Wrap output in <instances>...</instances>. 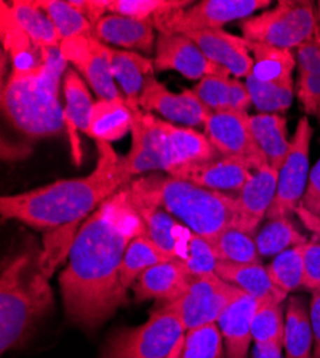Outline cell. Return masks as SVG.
<instances>
[{
  "label": "cell",
  "mask_w": 320,
  "mask_h": 358,
  "mask_svg": "<svg viewBox=\"0 0 320 358\" xmlns=\"http://www.w3.org/2000/svg\"><path fill=\"white\" fill-rule=\"evenodd\" d=\"M317 24L320 26V2L317 3Z\"/></svg>",
  "instance_id": "51"
},
{
  "label": "cell",
  "mask_w": 320,
  "mask_h": 358,
  "mask_svg": "<svg viewBox=\"0 0 320 358\" xmlns=\"http://www.w3.org/2000/svg\"><path fill=\"white\" fill-rule=\"evenodd\" d=\"M176 259L171 254L162 251L154 241L145 235L137 236L130 244L121 268V284L125 291L134 287L135 281L150 268Z\"/></svg>",
  "instance_id": "33"
},
{
  "label": "cell",
  "mask_w": 320,
  "mask_h": 358,
  "mask_svg": "<svg viewBox=\"0 0 320 358\" xmlns=\"http://www.w3.org/2000/svg\"><path fill=\"white\" fill-rule=\"evenodd\" d=\"M296 96L303 110L320 121V75L299 73Z\"/></svg>",
  "instance_id": "44"
},
{
  "label": "cell",
  "mask_w": 320,
  "mask_h": 358,
  "mask_svg": "<svg viewBox=\"0 0 320 358\" xmlns=\"http://www.w3.org/2000/svg\"><path fill=\"white\" fill-rule=\"evenodd\" d=\"M247 43L254 61L251 76L261 82H281L293 79L292 73L296 68V56L292 50L249 41Z\"/></svg>",
  "instance_id": "31"
},
{
  "label": "cell",
  "mask_w": 320,
  "mask_h": 358,
  "mask_svg": "<svg viewBox=\"0 0 320 358\" xmlns=\"http://www.w3.org/2000/svg\"><path fill=\"white\" fill-rule=\"evenodd\" d=\"M108 56L113 79L123 87L128 105H139V95L148 76H154V61L138 52L120 50L108 46Z\"/></svg>",
  "instance_id": "26"
},
{
  "label": "cell",
  "mask_w": 320,
  "mask_h": 358,
  "mask_svg": "<svg viewBox=\"0 0 320 358\" xmlns=\"http://www.w3.org/2000/svg\"><path fill=\"white\" fill-rule=\"evenodd\" d=\"M139 106L145 112L160 113L171 124L177 122L188 127L204 125L207 115L211 112L198 101L191 89L174 94L154 76H148L144 83Z\"/></svg>",
  "instance_id": "15"
},
{
  "label": "cell",
  "mask_w": 320,
  "mask_h": 358,
  "mask_svg": "<svg viewBox=\"0 0 320 358\" xmlns=\"http://www.w3.org/2000/svg\"><path fill=\"white\" fill-rule=\"evenodd\" d=\"M67 64L60 48H45L39 66L12 71L2 86V110L12 127L35 138L52 136L64 129L60 83Z\"/></svg>",
  "instance_id": "4"
},
{
  "label": "cell",
  "mask_w": 320,
  "mask_h": 358,
  "mask_svg": "<svg viewBox=\"0 0 320 358\" xmlns=\"http://www.w3.org/2000/svg\"><path fill=\"white\" fill-rule=\"evenodd\" d=\"M277 176L279 171L272 166L253 171L249 181L236 195L239 208V229L251 235L256 234L257 227L267 217V213L274 201L277 191Z\"/></svg>",
  "instance_id": "19"
},
{
  "label": "cell",
  "mask_w": 320,
  "mask_h": 358,
  "mask_svg": "<svg viewBox=\"0 0 320 358\" xmlns=\"http://www.w3.org/2000/svg\"><path fill=\"white\" fill-rule=\"evenodd\" d=\"M135 203L144 220L145 229H147V236L162 251L171 254L177 259L179 245L181 243V238L187 227L180 224L179 220L174 218L171 214L162 210V208L138 203L137 201Z\"/></svg>",
  "instance_id": "32"
},
{
  "label": "cell",
  "mask_w": 320,
  "mask_h": 358,
  "mask_svg": "<svg viewBox=\"0 0 320 358\" xmlns=\"http://www.w3.org/2000/svg\"><path fill=\"white\" fill-rule=\"evenodd\" d=\"M198 101L211 112H247L251 103L246 83L230 76H206L193 89Z\"/></svg>",
  "instance_id": "25"
},
{
  "label": "cell",
  "mask_w": 320,
  "mask_h": 358,
  "mask_svg": "<svg viewBox=\"0 0 320 358\" xmlns=\"http://www.w3.org/2000/svg\"><path fill=\"white\" fill-rule=\"evenodd\" d=\"M132 110V145L127 157L125 168L134 178L151 171H165L164 135L160 119L150 112L141 109L139 105L131 106Z\"/></svg>",
  "instance_id": "14"
},
{
  "label": "cell",
  "mask_w": 320,
  "mask_h": 358,
  "mask_svg": "<svg viewBox=\"0 0 320 358\" xmlns=\"http://www.w3.org/2000/svg\"><path fill=\"white\" fill-rule=\"evenodd\" d=\"M64 92L67 105L64 108V119L68 135L71 138L74 161L79 166L82 161V152L79 148V138L76 131L88 135L90 132V116L94 106L92 96L88 91L83 78L74 69H68L64 80Z\"/></svg>",
  "instance_id": "23"
},
{
  "label": "cell",
  "mask_w": 320,
  "mask_h": 358,
  "mask_svg": "<svg viewBox=\"0 0 320 358\" xmlns=\"http://www.w3.org/2000/svg\"><path fill=\"white\" fill-rule=\"evenodd\" d=\"M191 6L181 0H111L108 13H116L155 24L161 17Z\"/></svg>",
  "instance_id": "40"
},
{
  "label": "cell",
  "mask_w": 320,
  "mask_h": 358,
  "mask_svg": "<svg viewBox=\"0 0 320 358\" xmlns=\"http://www.w3.org/2000/svg\"><path fill=\"white\" fill-rule=\"evenodd\" d=\"M13 15L23 31L38 46L60 48L62 39L45 10L32 0H16L11 3Z\"/></svg>",
  "instance_id": "34"
},
{
  "label": "cell",
  "mask_w": 320,
  "mask_h": 358,
  "mask_svg": "<svg viewBox=\"0 0 320 358\" xmlns=\"http://www.w3.org/2000/svg\"><path fill=\"white\" fill-rule=\"evenodd\" d=\"M270 5V0H202L194 6L161 17L154 26L164 35L210 31V29H221V26L232 20H244L254 12Z\"/></svg>",
  "instance_id": "9"
},
{
  "label": "cell",
  "mask_w": 320,
  "mask_h": 358,
  "mask_svg": "<svg viewBox=\"0 0 320 358\" xmlns=\"http://www.w3.org/2000/svg\"><path fill=\"white\" fill-rule=\"evenodd\" d=\"M300 205L314 215H320V158L310 171L309 182Z\"/></svg>",
  "instance_id": "47"
},
{
  "label": "cell",
  "mask_w": 320,
  "mask_h": 358,
  "mask_svg": "<svg viewBox=\"0 0 320 358\" xmlns=\"http://www.w3.org/2000/svg\"><path fill=\"white\" fill-rule=\"evenodd\" d=\"M296 65L299 73L320 75V26L310 39L302 43L296 52Z\"/></svg>",
  "instance_id": "45"
},
{
  "label": "cell",
  "mask_w": 320,
  "mask_h": 358,
  "mask_svg": "<svg viewBox=\"0 0 320 358\" xmlns=\"http://www.w3.org/2000/svg\"><path fill=\"white\" fill-rule=\"evenodd\" d=\"M313 128L307 116H303L293 138L290 139L288 151L277 176V191L267 213L269 220L288 218L296 213L309 182V148Z\"/></svg>",
  "instance_id": "8"
},
{
  "label": "cell",
  "mask_w": 320,
  "mask_h": 358,
  "mask_svg": "<svg viewBox=\"0 0 320 358\" xmlns=\"http://www.w3.org/2000/svg\"><path fill=\"white\" fill-rule=\"evenodd\" d=\"M184 338L186 328L168 303L154 311L145 324L112 331L99 358H179Z\"/></svg>",
  "instance_id": "6"
},
{
  "label": "cell",
  "mask_w": 320,
  "mask_h": 358,
  "mask_svg": "<svg viewBox=\"0 0 320 358\" xmlns=\"http://www.w3.org/2000/svg\"><path fill=\"white\" fill-rule=\"evenodd\" d=\"M303 287L312 292L320 289V243L312 240L303 245Z\"/></svg>",
  "instance_id": "46"
},
{
  "label": "cell",
  "mask_w": 320,
  "mask_h": 358,
  "mask_svg": "<svg viewBox=\"0 0 320 358\" xmlns=\"http://www.w3.org/2000/svg\"><path fill=\"white\" fill-rule=\"evenodd\" d=\"M251 337L256 345L279 347L284 345V318L281 301H260L251 321Z\"/></svg>",
  "instance_id": "37"
},
{
  "label": "cell",
  "mask_w": 320,
  "mask_h": 358,
  "mask_svg": "<svg viewBox=\"0 0 320 358\" xmlns=\"http://www.w3.org/2000/svg\"><path fill=\"white\" fill-rule=\"evenodd\" d=\"M310 321L313 330V358H320V289L312 292L310 300Z\"/></svg>",
  "instance_id": "48"
},
{
  "label": "cell",
  "mask_w": 320,
  "mask_h": 358,
  "mask_svg": "<svg viewBox=\"0 0 320 358\" xmlns=\"http://www.w3.org/2000/svg\"><path fill=\"white\" fill-rule=\"evenodd\" d=\"M154 68L157 72L176 71L188 79L206 76H230V72L211 62L186 35L160 34L155 43Z\"/></svg>",
  "instance_id": "13"
},
{
  "label": "cell",
  "mask_w": 320,
  "mask_h": 358,
  "mask_svg": "<svg viewBox=\"0 0 320 358\" xmlns=\"http://www.w3.org/2000/svg\"><path fill=\"white\" fill-rule=\"evenodd\" d=\"M295 214L299 217V220L303 222V225L313 234V240L320 243V215H314V214L309 213L302 205H299L296 208Z\"/></svg>",
  "instance_id": "49"
},
{
  "label": "cell",
  "mask_w": 320,
  "mask_h": 358,
  "mask_svg": "<svg viewBox=\"0 0 320 358\" xmlns=\"http://www.w3.org/2000/svg\"><path fill=\"white\" fill-rule=\"evenodd\" d=\"M251 103L261 113H283L293 102V79L281 82H261L254 76L246 78Z\"/></svg>",
  "instance_id": "36"
},
{
  "label": "cell",
  "mask_w": 320,
  "mask_h": 358,
  "mask_svg": "<svg viewBox=\"0 0 320 358\" xmlns=\"http://www.w3.org/2000/svg\"><path fill=\"white\" fill-rule=\"evenodd\" d=\"M60 49L65 61L76 68L99 99L123 98L111 72L108 45L95 38L94 34L62 41Z\"/></svg>",
  "instance_id": "12"
},
{
  "label": "cell",
  "mask_w": 320,
  "mask_h": 358,
  "mask_svg": "<svg viewBox=\"0 0 320 358\" xmlns=\"http://www.w3.org/2000/svg\"><path fill=\"white\" fill-rule=\"evenodd\" d=\"M160 125L164 135V172L167 175L176 176L184 169L211 162L221 157L206 134L193 128L177 127L164 119H160Z\"/></svg>",
  "instance_id": "16"
},
{
  "label": "cell",
  "mask_w": 320,
  "mask_h": 358,
  "mask_svg": "<svg viewBox=\"0 0 320 358\" xmlns=\"http://www.w3.org/2000/svg\"><path fill=\"white\" fill-rule=\"evenodd\" d=\"M260 257H277L298 245L307 243V238L296 229L288 218L269 220V222L254 235Z\"/></svg>",
  "instance_id": "35"
},
{
  "label": "cell",
  "mask_w": 320,
  "mask_h": 358,
  "mask_svg": "<svg viewBox=\"0 0 320 358\" xmlns=\"http://www.w3.org/2000/svg\"><path fill=\"white\" fill-rule=\"evenodd\" d=\"M36 5L46 12L62 41L94 34L91 22L62 0H36Z\"/></svg>",
  "instance_id": "41"
},
{
  "label": "cell",
  "mask_w": 320,
  "mask_h": 358,
  "mask_svg": "<svg viewBox=\"0 0 320 358\" xmlns=\"http://www.w3.org/2000/svg\"><path fill=\"white\" fill-rule=\"evenodd\" d=\"M179 358H224L218 324L214 322L187 331Z\"/></svg>",
  "instance_id": "43"
},
{
  "label": "cell",
  "mask_w": 320,
  "mask_h": 358,
  "mask_svg": "<svg viewBox=\"0 0 320 358\" xmlns=\"http://www.w3.org/2000/svg\"><path fill=\"white\" fill-rule=\"evenodd\" d=\"M98 162L83 178L60 179L53 184L0 198L2 220H16L36 229L76 225L132 181L124 162L108 142H97Z\"/></svg>",
  "instance_id": "2"
},
{
  "label": "cell",
  "mask_w": 320,
  "mask_h": 358,
  "mask_svg": "<svg viewBox=\"0 0 320 358\" xmlns=\"http://www.w3.org/2000/svg\"><path fill=\"white\" fill-rule=\"evenodd\" d=\"M177 259L183 261L188 271L194 275H204L216 273L217 258L210 243L194 234L190 228L186 229L177 251Z\"/></svg>",
  "instance_id": "42"
},
{
  "label": "cell",
  "mask_w": 320,
  "mask_h": 358,
  "mask_svg": "<svg viewBox=\"0 0 320 358\" xmlns=\"http://www.w3.org/2000/svg\"><path fill=\"white\" fill-rule=\"evenodd\" d=\"M310 313L300 296L288 300L284 317V358H313Z\"/></svg>",
  "instance_id": "30"
},
{
  "label": "cell",
  "mask_w": 320,
  "mask_h": 358,
  "mask_svg": "<svg viewBox=\"0 0 320 358\" xmlns=\"http://www.w3.org/2000/svg\"><path fill=\"white\" fill-rule=\"evenodd\" d=\"M147 234L130 185L106 199L86 218L69 250L60 277L67 317L95 330L127 303L121 268L130 244Z\"/></svg>",
  "instance_id": "1"
},
{
  "label": "cell",
  "mask_w": 320,
  "mask_h": 358,
  "mask_svg": "<svg viewBox=\"0 0 320 358\" xmlns=\"http://www.w3.org/2000/svg\"><path fill=\"white\" fill-rule=\"evenodd\" d=\"M240 27L249 42L292 50L313 36L317 15L313 2L280 0L273 9L244 19Z\"/></svg>",
  "instance_id": "7"
},
{
  "label": "cell",
  "mask_w": 320,
  "mask_h": 358,
  "mask_svg": "<svg viewBox=\"0 0 320 358\" xmlns=\"http://www.w3.org/2000/svg\"><path fill=\"white\" fill-rule=\"evenodd\" d=\"M303 245L286 250L284 252L274 257L273 261L266 266L272 282L286 294L303 287Z\"/></svg>",
  "instance_id": "39"
},
{
  "label": "cell",
  "mask_w": 320,
  "mask_h": 358,
  "mask_svg": "<svg viewBox=\"0 0 320 358\" xmlns=\"http://www.w3.org/2000/svg\"><path fill=\"white\" fill-rule=\"evenodd\" d=\"M281 350L279 347H261L254 345L253 358H283Z\"/></svg>",
  "instance_id": "50"
},
{
  "label": "cell",
  "mask_w": 320,
  "mask_h": 358,
  "mask_svg": "<svg viewBox=\"0 0 320 358\" xmlns=\"http://www.w3.org/2000/svg\"><path fill=\"white\" fill-rule=\"evenodd\" d=\"M194 275L180 259L158 264L141 274L132 289L135 300H158L164 304L177 301L188 289Z\"/></svg>",
  "instance_id": "18"
},
{
  "label": "cell",
  "mask_w": 320,
  "mask_h": 358,
  "mask_svg": "<svg viewBox=\"0 0 320 358\" xmlns=\"http://www.w3.org/2000/svg\"><path fill=\"white\" fill-rule=\"evenodd\" d=\"M132 128V110L124 98L99 99L94 103L90 116L88 136L97 142L123 139Z\"/></svg>",
  "instance_id": "28"
},
{
  "label": "cell",
  "mask_w": 320,
  "mask_h": 358,
  "mask_svg": "<svg viewBox=\"0 0 320 358\" xmlns=\"http://www.w3.org/2000/svg\"><path fill=\"white\" fill-rule=\"evenodd\" d=\"M258 301L242 292L218 318L224 358H249L251 337V321Z\"/></svg>",
  "instance_id": "20"
},
{
  "label": "cell",
  "mask_w": 320,
  "mask_h": 358,
  "mask_svg": "<svg viewBox=\"0 0 320 358\" xmlns=\"http://www.w3.org/2000/svg\"><path fill=\"white\" fill-rule=\"evenodd\" d=\"M211 62L227 69L231 75L249 78L253 72L254 61L250 56L247 41L242 36L231 35L223 29L197 31L186 34Z\"/></svg>",
  "instance_id": "17"
},
{
  "label": "cell",
  "mask_w": 320,
  "mask_h": 358,
  "mask_svg": "<svg viewBox=\"0 0 320 358\" xmlns=\"http://www.w3.org/2000/svg\"><path fill=\"white\" fill-rule=\"evenodd\" d=\"M204 129V134L221 157L236 159L250 171L269 166L265 154L260 151L251 134L247 112H210L206 117Z\"/></svg>",
  "instance_id": "11"
},
{
  "label": "cell",
  "mask_w": 320,
  "mask_h": 358,
  "mask_svg": "<svg viewBox=\"0 0 320 358\" xmlns=\"http://www.w3.org/2000/svg\"><path fill=\"white\" fill-rule=\"evenodd\" d=\"M242 292L216 273H210L194 277L186 294L171 304L179 313L186 331H191L217 322Z\"/></svg>",
  "instance_id": "10"
},
{
  "label": "cell",
  "mask_w": 320,
  "mask_h": 358,
  "mask_svg": "<svg viewBox=\"0 0 320 358\" xmlns=\"http://www.w3.org/2000/svg\"><path fill=\"white\" fill-rule=\"evenodd\" d=\"M250 129L269 166L279 171L290 145L286 119L279 113H258L250 116Z\"/></svg>",
  "instance_id": "29"
},
{
  "label": "cell",
  "mask_w": 320,
  "mask_h": 358,
  "mask_svg": "<svg viewBox=\"0 0 320 358\" xmlns=\"http://www.w3.org/2000/svg\"><path fill=\"white\" fill-rule=\"evenodd\" d=\"M251 173L253 171H250L244 164L236 159L220 157L211 162L184 169L172 178L183 179V181L191 182L201 188L220 192L232 191L239 194L249 181Z\"/></svg>",
  "instance_id": "22"
},
{
  "label": "cell",
  "mask_w": 320,
  "mask_h": 358,
  "mask_svg": "<svg viewBox=\"0 0 320 358\" xmlns=\"http://www.w3.org/2000/svg\"><path fill=\"white\" fill-rule=\"evenodd\" d=\"M2 5V43L4 50L9 55L12 71H29L43 62L45 48L38 46L23 31L16 20L11 5Z\"/></svg>",
  "instance_id": "27"
},
{
  "label": "cell",
  "mask_w": 320,
  "mask_h": 358,
  "mask_svg": "<svg viewBox=\"0 0 320 358\" xmlns=\"http://www.w3.org/2000/svg\"><path fill=\"white\" fill-rule=\"evenodd\" d=\"M216 274L244 294L253 296L258 303L266 300H277L283 303L287 295L272 282L266 266L261 265V262L235 264L217 261Z\"/></svg>",
  "instance_id": "24"
},
{
  "label": "cell",
  "mask_w": 320,
  "mask_h": 358,
  "mask_svg": "<svg viewBox=\"0 0 320 358\" xmlns=\"http://www.w3.org/2000/svg\"><path fill=\"white\" fill-rule=\"evenodd\" d=\"M155 26L134 17L108 13L94 27V35L105 45H115L130 52L151 53L154 49Z\"/></svg>",
  "instance_id": "21"
},
{
  "label": "cell",
  "mask_w": 320,
  "mask_h": 358,
  "mask_svg": "<svg viewBox=\"0 0 320 358\" xmlns=\"http://www.w3.org/2000/svg\"><path fill=\"white\" fill-rule=\"evenodd\" d=\"M35 250H25L2 268L0 275V351L22 347L36 324L50 311L49 275Z\"/></svg>",
  "instance_id": "5"
},
{
  "label": "cell",
  "mask_w": 320,
  "mask_h": 358,
  "mask_svg": "<svg viewBox=\"0 0 320 358\" xmlns=\"http://www.w3.org/2000/svg\"><path fill=\"white\" fill-rule=\"evenodd\" d=\"M138 203L162 208L198 236L211 241L227 228H237V196L201 188L169 175L151 173L128 184Z\"/></svg>",
  "instance_id": "3"
},
{
  "label": "cell",
  "mask_w": 320,
  "mask_h": 358,
  "mask_svg": "<svg viewBox=\"0 0 320 358\" xmlns=\"http://www.w3.org/2000/svg\"><path fill=\"white\" fill-rule=\"evenodd\" d=\"M209 243L217 261L235 264L260 262V254L257 251L254 235L239 228H227Z\"/></svg>",
  "instance_id": "38"
}]
</instances>
